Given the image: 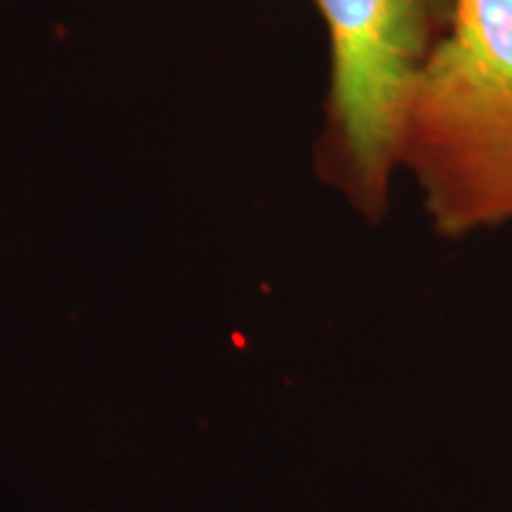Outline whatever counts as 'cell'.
<instances>
[{
    "mask_svg": "<svg viewBox=\"0 0 512 512\" xmlns=\"http://www.w3.org/2000/svg\"><path fill=\"white\" fill-rule=\"evenodd\" d=\"M392 152L441 238L512 226V0H456L403 88Z\"/></svg>",
    "mask_w": 512,
    "mask_h": 512,
    "instance_id": "6da1fadb",
    "label": "cell"
},
{
    "mask_svg": "<svg viewBox=\"0 0 512 512\" xmlns=\"http://www.w3.org/2000/svg\"><path fill=\"white\" fill-rule=\"evenodd\" d=\"M330 41V81L316 171L368 223H382L396 176L401 93L453 22L456 0H316Z\"/></svg>",
    "mask_w": 512,
    "mask_h": 512,
    "instance_id": "7a4b0ae2",
    "label": "cell"
}]
</instances>
